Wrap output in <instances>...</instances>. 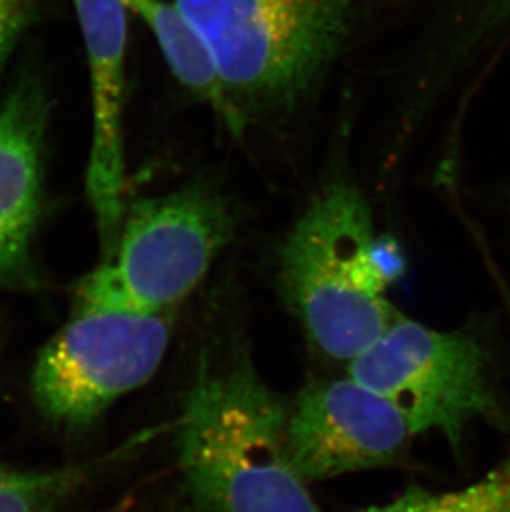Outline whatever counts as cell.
<instances>
[{
	"instance_id": "15",
	"label": "cell",
	"mask_w": 510,
	"mask_h": 512,
	"mask_svg": "<svg viewBox=\"0 0 510 512\" xmlns=\"http://www.w3.org/2000/svg\"><path fill=\"white\" fill-rule=\"evenodd\" d=\"M501 203L504 213H506L507 221H509L510 228V183L507 184L506 188L502 189Z\"/></svg>"
},
{
	"instance_id": "13",
	"label": "cell",
	"mask_w": 510,
	"mask_h": 512,
	"mask_svg": "<svg viewBox=\"0 0 510 512\" xmlns=\"http://www.w3.org/2000/svg\"><path fill=\"white\" fill-rule=\"evenodd\" d=\"M361 512H510V455L466 488L446 493L408 489L391 503Z\"/></svg>"
},
{
	"instance_id": "9",
	"label": "cell",
	"mask_w": 510,
	"mask_h": 512,
	"mask_svg": "<svg viewBox=\"0 0 510 512\" xmlns=\"http://www.w3.org/2000/svg\"><path fill=\"white\" fill-rule=\"evenodd\" d=\"M50 103L25 77L0 102V284L30 282V242L42 213V155Z\"/></svg>"
},
{
	"instance_id": "4",
	"label": "cell",
	"mask_w": 510,
	"mask_h": 512,
	"mask_svg": "<svg viewBox=\"0 0 510 512\" xmlns=\"http://www.w3.org/2000/svg\"><path fill=\"white\" fill-rule=\"evenodd\" d=\"M231 199L206 181L126 208L110 256L77 290V309L168 314L203 281L236 231Z\"/></svg>"
},
{
	"instance_id": "11",
	"label": "cell",
	"mask_w": 510,
	"mask_h": 512,
	"mask_svg": "<svg viewBox=\"0 0 510 512\" xmlns=\"http://www.w3.org/2000/svg\"><path fill=\"white\" fill-rule=\"evenodd\" d=\"M148 25L174 78L196 100L211 108L232 135H242L247 123L227 97L209 47L176 2L123 0Z\"/></svg>"
},
{
	"instance_id": "10",
	"label": "cell",
	"mask_w": 510,
	"mask_h": 512,
	"mask_svg": "<svg viewBox=\"0 0 510 512\" xmlns=\"http://www.w3.org/2000/svg\"><path fill=\"white\" fill-rule=\"evenodd\" d=\"M421 107L458 85H471L510 49V0H439Z\"/></svg>"
},
{
	"instance_id": "5",
	"label": "cell",
	"mask_w": 510,
	"mask_h": 512,
	"mask_svg": "<svg viewBox=\"0 0 510 512\" xmlns=\"http://www.w3.org/2000/svg\"><path fill=\"white\" fill-rule=\"evenodd\" d=\"M348 377L390 401L414 436L436 431L454 448L472 421L492 420L501 411L489 355L476 334L439 332L400 312L348 362Z\"/></svg>"
},
{
	"instance_id": "6",
	"label": "cell",
	"mask_w": 510,
	"mask_h": 512,
	"mask_svg": "<svg viewBox=\"0 0 510 512\" xmlns=\"http://www.w3.org/2000/svg\"><path fill=\"white\" fill-rule=\"evenodd\" d=\"M169 335L168 314L75 310L37 358L35 405L55 425L87 428L118 398L153 377Z\"/></svg>"
},
{
	"instance_id": "12",
	"label": "cell",
	"mask_w": 510,
	"mask_h": 512,
	"mask_svg": "<svg viewBox=\"0 0 510 512\" xmlns=\"http://www.w3.org/2000/svg\"><path fill=\"white\" fill-rule=\"evenodd\" d=\"M148 438L150 435H136L111 453L58 468L0 466V512H57L93 479L145 445Z\"/></svg>"
},
{
	"instance_id": "1",
	"label": "cell",
	"mask_w": 510,
	"mask_h": 512,
	"mask_svg": "<svg viewBox=\"0 0 510 512\" xmlns=\"http://www.w3.org/2000/svg\"><path fill=\"white\" fill-rule=\"evenodd\" d=\"M403 272L400 249L376 237L370 203L347 174L308 201L279 252L280 287L313 345L350 362L395 320L386 289Z\"/></svg>"
},
{
	"instance_id": "8",
	"label": "cell",
	"mask_w": 510,
	"mask_h": 512,
	"mask_svg": "<svg viewBox=\"0 0 510 512\" xmlns=\"http://www.w3.org/2000/svg\"><path fill=\"white\" fill-rule=\"evenodd\" d=\"M87 49L92 146L85 189L103 259L115 249L126 213L125 85L128 19L123 0H73Z\"/></svg>"
},
{
	"instance_id": "3",
	"label": "cell",
	"mask_w": 510,
	"mask_h": 512,
	"mask_svg": "<svg viewBox=\"0 0 510 512\" xmlns=\"http://www.w3.org/2000/svg\"><path fill=\"white\" fill-rule=\"evenodd\" d=\"M249 121L302 107L348 49L366 0H176Z\"/></svg>"
},
{
	"instance_id": "7",
	"label": "cell",
	"mask_w": 510,
	"mask_h": 512,
	"mask_svg": "<svg viewBox=\"0 0 510 512\" xmlns=\"http://www.w3.org/2000/svg\"><path fill=\"white\" fill-rule=\"evenodd\" d=\"M413 436L390 401L352 377L310 383L290 406V456L307 483L390 466Z\"/></svg>"
},
{
	"instance_id": "14",
	"label": "cell",
	"mask_w": 510,
	"mask_h": 512,
	"mask_svg": "<svg viewBox=\"0 0 510 512\" xmlns=\"http://www.w3.org/2000/svg\"><path fill=\"white\" fill-rule=\"evenodd\" d=\"M29 24V0H0V72Z\"/></svg>"
},
{
	"instance_id": "2",
	"label": "cell",
	"mask_w": 510,
	"mask_h": 512,
	"mask_svg": "<svg viewBox=\"0 0 510 512\" xmlns=\"http://www.w3.org/2000/svg\"><path fill=\"white\" fill-rule=\"evenodd\" d=\"M290 406L246 360L201 367L176 421L184 489L199 512H322L295 468Z\"/></svg>"
}]
</instances>
